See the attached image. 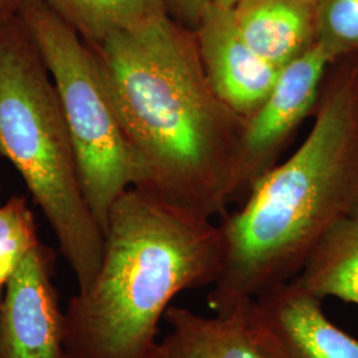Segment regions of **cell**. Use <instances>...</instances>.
Wrapping results in <instances>:
<instances>
[{
  "label": "cell",
  "instance_id": "6da1fadb",
  "mask_svg": "<svg viewBox=\"0 0 358 358\" xmlns=\"http://www.w3.org/2000/svg\"><path fill=\"white\" fill-rule=\"evenodd\" d=\"M137 165L134 187L196 217L243 192V118L213 90L194 31L169 13L90 45Z\"/></svg>",
  "mask_w": 358,
  "mask_h": 358
},
{
  "label": "cell",
  "instance_id": "7a4b0ae2",
  "mask_svg": "<svg viewBox=\"0 0 358 358\" xmlns=\"http://www.w3.org/2000/svg\"><path fill=\"white\" fill-rule=\"evenodd\" d=\"M315 121L222 220L223 259L207 303L224 315L300 273L327 232L358 205V56L333 64Z\"/></svg>",
  "mask_w": 358,
  "mask_h": 358
},
{
  "label": "cell",
  "instance_id": "3957f363",
  "mask_svg": "<svg viewBox=\"0 0 358 358\" xmlns=\"http://www.w3.org/2000/svg\"><path fill=\"white\" fill-rule=\"evenodd\" d=\"M222 259V232L211 219L130 187L110 208L97 275L64 312L71 356L154 358L171 300L213 285Z\"/></svg>",
  "mask_w": 358,
  "mask_h": 358
},
{
  "label": "cell",
  "instance_id": "277c9868",
  "mask_svg": "<svg viewBox=\"0 0 358 358\" xmlns=\"http://www.w3.org/2000/svg\"><path fill=\"white\" fill-rule=\"evenodd\" d=\"M0 155L24 179L85 291L101 266L103 231L83 192L50 71L20 15L0 35Z\"/></svg>",
  "mask_w": 358,
  "mask_h": 358
},
{
  "label": "cell",
  "instance_id": "5b68a950",
  "mask_svg": "<svg viewBox=\"0 0 358 358\" xmlns=\"http://www.w3.org/2000/svg\"><path fill=\"white\" fill-rule=\"evenodd\" d=\"M20 17L38 45L76 150L83 192L105 231L115 201L137 183V165L94 53L43 0H24Z\"/></svg>",
  "mask_w": 358,
  "mask_h": 358
},
{
  "label": "cell",
  "instance_id": "8992f818",
  "mask_svg": "<svg viewBox=\"0 0 358 358\" xmlns=\"http://www.w3.org/2000/svg\"><path fill=\"white\" fill-rule=\"evenodd\" d=\"M332 60L315 44L284 65L266 100L244 120L239 146V179L243 192L275 166L278 155L320 100Z\"/></svg>",
  "mask_w": 358,
  "mask_h": 358
},
{
  "label": "cell",
  "instance_id": "52a82bcc",
  "mask_svg": "<svg viewBox=\"0 0 358 358\" xmlns=\"http://www.w3.org/2000/svg\"><path fill=\"white\" fill-rule=\"evenodd\" d=\"M53 251L32 250L4 285L0 308V358H72L65 317L53 282Z\"/></svg>",
  "mask_w": 358,
  "mask_h": 358
},
{
  "label": "cell",
  "instance_id": "ba28073f",
  "mask_svg": "<svg viewBox=\"0 0 358 358\" xmlns=\"http://www.w3.org/2000/svg\"><path fill=\"white\" fill-rule=\"evenodd\" d=\"M269 358H358V340L327 317L321 300L294 279L245 303Z\"/></svg>",
  "mask_w": 358,
  "mask_h": 358
},
{
  "label": "cell",
  "instance_id": "9c48e42d",
  "mask_svg": "<svg viewBox=\"0 0 358 358\" xmlns=\"http://www.w3.org/2000/svg\"><path fill=\"white\" fill-rule=\"evenodd\" d=\"M192 31L211 88L235 115L248 118L266 100L282 68L248 45L231 10L211 4Z\"/></svg>",
  "mask_w": 358,
  "mask_h": 358
},
{
  "label": "cell",
  "instance_id": "30bf717a",
  "mask_svg": "<svg viewBox=\"0 0 358 358\" xmlns=\"http://www.w3.org/2000/svg\"><path fill=\"white\" fill-rule=\"evenodd\" d=\"M319 0H244L231 10L248 45L279 68L316 44Z\"/></svg>",
  "mask_w": 358,
  "mask_h": 358
},
{
  "label": "cell",
  "instance_id": "8fae6325",
  "mask_svg": "<svg viewBox=\"0 0 358 358\" xmlns=\"http://www.w3.org/2000/svg\"><path fill=\"white\" fill-rule=\"evenodd\" d=\"M245 303L215 317L170 306L165 320L171 332L158 343L154 358H269L256 340Z\"/></svg>",
  "mask_w": 358,
  "mask_h": 358
},
{
  "label": "cell",
  "instance_id": "7c38bea8",
  "mask_svg": "<svg viewBox=\"0 0 358 358\" xmlns=\"http://www.w3.org/2000/svg\"><path fill=\"white\" fill-rule=\"evenodd\" d=\"M294 279L320 300L337 297L358 306V217L334 224Z\"/></svg>",
  "mask_w": 358,
  "mask_h": 358
},
{
  "label": "cell",
  "instance_id": "4fadbf2b",
  "mask_svg": "<svg viewBox=\"0 0 358 358\" xmlns=\"http://www.w3.org/2000/svg\"><path fill=\"white\" fill-rule=\"evenodd\" d=\"M88 45L167 13L162 0H43Z\"/></svg>",
  "mask_w": 358,
  "mask_h": 358
},
{
  "label": "cell",
  "instance_id": "5bb4252c",
  "mask_svg": "<svg viewBox=\"0 0 358 358\" xmlns=\"http://www.w3.org/2000/svg\"><path fill=\"white\" fill-rule=\"evenodd\" d=\"M40 243L35 217L26 198L0 203V285L4 287L27 255Z\"/></svg>",
  "mask_w": 358,
  "mask_h": 358
},
{
  "label": "cell",
  "instance_id": "9a60e30c",
  "mask_svg": "<svg viewBox=\"0 0 358 358\" xmlns=\"http://www.w3.org/2000/svg\"><path fill=\"white\" fill-rule=\"evenodd\" d=\"M316 44L333 64L358 56V0H319Z\"/></svg>",
  "mask_w": 358,
  "mask_h": 358
},
{
  "label": "cell",
  "instance_id": "2e32d148",
  "mask_svg": "<svg viewBox=\"0 0 358 358\" xmlns=\"http://www.w3.org/2000/svg\"><path fill=\"white\" fill-rule=\"evenodd\" d=\"M169 15L190 29H195L203 17L211 0H162Z\"/></svg>",
  "mask_w": 358,
  "mask_h": 358
},
{
  "label": "cell",
  "instance_id": "e0dca14e",
  "mask_svg": "<svg viewBox=\"0 0 358 358\" xmlns=\"http://www.w3.org/2000/svg\"><path fill=\"white\" fill-rule=\"evenodd\" d=\"M24 0H0V35L13 19L20 15Z\"/></svg>",
  "mask_w": 358,
  "mask_h": 358
},
{
  "label": "cell",
  "instance_id": "ac0fdd59",
  "mask_svg": "<svg viewBox=\"0 0 358 358\" xmlns=\"http://www.w3.org/2000/svg\"><path fill=\"white\" fill-rule=\"evenodd\" d=\"M242 1L244 0H211V4L224 10H234Z\"/></svg>",
  "mask_w": 358,
  "mask_h": 358
},
{
  "label": "cell",
  "instance_id": "d6986e66",
  "mask_svg": "<svg viewBox=\"0 0 358 358\" xmlns=\"http://www.w3.org/2000/svg\"><path fill=\"white\" fill-rule=\"evenodd\" d=\"M3 288H4V287H1V285H0V308H1V300H3V292H1V289H3Z\"/></svg>",
  "mask_w": 358,
  "mask_h": 358
},
{
  "label": "cell",
  "instance_id": "ffe728a7",
  "mask_svg": "<svg viewBox=\"0 0 358 358\" xmlns=\"http://www.w3.org/2000/svg\"><path fill=\"white\" fill-rule=\"evenodd\" d=\"M353 215H356V217H358V205L357 207H356V210H355V214Z\"/></svg>",
  "mask_w": 358,
  "mask_h": 358
}]
</instances>
